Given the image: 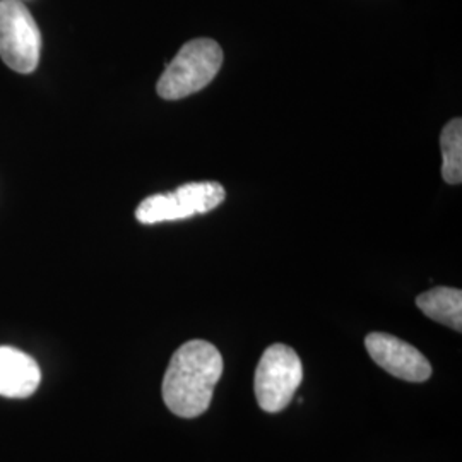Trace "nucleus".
Listing matches in <instances>:
<instances>
[{
    "instance_id": "f03ea898",
    "label": "nucleus",
    "mask_w": 462,
    "mask_h": 462,
    "mask_svg": "<svg viewBox=\"0 0 462 462\" xmlns=\"http://www.w3.org/2000/svg\"><path fill=\"white\" fill-rule=\"evenodd\" d=\"M223 59V49L211 38L185 43L162 74L156 86L158 95L175 101L199 93L217 76Z\"/></svg>"
},
{
    "instance_id": "6e6552de",
    "label": "nucleus",
    "mask_w": 462,
    "mask_h": 462,
    "mask_svg": "<svg viewBox=\"0 0 462 462\" xmlns=\"http://www.w3.org/2000/svg\"><path fill=\"white\" fill-rule=\"evenodd\" d=\"M416 305L431 320L450 329L462 330V291L457 288L439 286L416 298Z\"/></svg>"
},
{
    "instance_id": "423d86ee",
    "label": "nucleus",
    "mask_w": 462,
    "mask_h": 462,
    "mask_svg": "<svg viewBox=\"0 0 462 462\" xmlns=\"http://www.w3.org/2000/svg\"><path fill=\"white\" fill-rule=\"evenodd\" d=\"M370 358L396 379L404 382H427L431 377V365L410 343L385 332H372L365 337Z\"/></svg>"
},
{
    "instance_id": "7ed1b4c3",
    "label": "nucleus",
    "mask_w": 462,
    "mask_h": 462,
    "mask_svg": "<svg viewBox=\"0 0 462 462\" xmlns=\"http://www.w3.org/2000/svg\"><path fill=\"white\" fill-rule=\"evenodd\" d=\"M303 380V365L286 345L267 347L255 370V397L265 413H280L295 396Z\"/></svg>"
},
{
    "instance_id": "39448f33",
    "label": "nucleus",
    "mask_w": 462,
    "mask_h": 462,
    "mask_svg": "<svg viewBox=\"0 0 462 462\" xmlns=\"http://www.w3.org/2000/svg\"><path fill=\"white\" fill-rule=\"evenodd\" d=\"M42 51V33L19 0H0V57L19 74L33 72Z\"/></svg>"
},
{
    "instance_id": "f257e3e1",
    "label": "nucleus",
    "mask_w": 462,
    "mask_h": 462,
    "mask_svg": "<svg viewBox=\"0 0 462 462\" xmlns=\"http://www.w3.org/2000/svg\"><path fill=\"white\" fill-rule=\"evenodd\" d=\"M223 374L219 349L202 339H192L179 347L166 368L163 401L166 408L180 418H198L206 413Z\"/></svg>"
},
{
    "instance_id": "1a4fd4ad",
    "label": "nucleus",
    "mask_w": 462,
    "mask_h": 462,
    "mask_svg": "<svg viewBox=\"0 0 462 462\" xmlns=\"http://www.w3.org/2000/svg\"><path fill=\"white\" fill-rule=\"evenodd\" d=\"M442 151V177L447 183L457 185L462 182V120L452 118L440 134Z\"/></svg>"
},
{
    "instance_id": "20e7f679",
    "label": "nucleus",
    "mask_w": 462,
    "mask_h": 462,
    "mask_svg": "<svg viewBox=\"0 0 462 462\" xmlns=\"http://www.w3.org/2000/svg\"><path fill=\"white\" fill-rule=\"evenodd\" d=\"M225 198L226 192L221 183H185L173 192L154 194L144 199L135 209V219L143 225H156L206 215L223 204Z\"/></svg>"
},
{
    "instance_id": "0eeeda50",
    "label": "nucleus",
    "mask_w": 462,
    "mask_h": 462,
    "mask_svg": "<svg viewBox=\"0 0 462 462\" xmlns=\"http://www.w3.org/2000/svg\"><path fill=\"white\" fill-rule=\"evenodd\" d=\"M42 382L40 366L16 347L0 346V396L30 397Z\"/></svg>"
}]
</instances>
